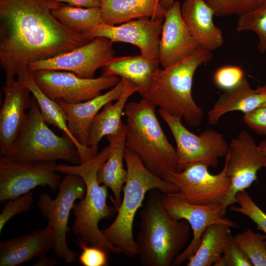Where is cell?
<instances>
[{"instance_id":"obj_39","label":"cell","mask_w":266,"mask_h":266,"mask_svg":"<svg viewBox=\"0 0 266 266\" xmlns=\"http://www.w3.org/2000/svg\"><path fill=\"white\" fill-rule=\"evenodd\" d=\"M59 3L81 7H97L101 6V0H53Z\"/></svg>"},{"instance_id":"obj_36","label":"cell","mask_w":266,"mask_h":266,"mask_svg":"<svg viewBox=\"0 0 266 266\" xmlns=\"http://www.w3.org/2000/svg\"><path fill=\"white\" fill-rule=\"evenodd\" d=\"M213 266H251L252 264L231 235L221 257Z\"/></svg>"},{"instance_id":"obj_21","label":"cell","mask_w":266,"mask_h":266,"mask_svg":"<svg viewBox=\"0 0 266 266\" xmlns=\"http://www.w3.org/2000/svg\"><path fill=\"white\" fill-rule=\"evenodd\" d=\"M123 89L124 81L121 79L111 90L88 100L74 104L57 101L66 113L70 132L80 144L87 147L90 128L93 119L107 103L117 100Z\"/></svg>"},{"instance_id":"obj_13","label":"cell","mask_w":266,"mask_h":266,"mask_svg":"<svg viewBox=\"0 0 266 266\" xmlns=\"http://www.w3.org/2000/svg\"><path fill=\"white\" fill-rule=\"evenodd\" d=\"M54 162L15 163L0 155V202L15 199L37 186L58 188L60 175Z\"/></svg>"},{"instance_id":"obj_24","label":"cell","mask_w":266,"mask_h":266,"mask_svg":"<svg viewBox=\"0 0 266 266\" xmlns=\"http://www.w3.org/2000/svg\"><path fill=\"white\" fill-rule=\"evenodd\" d=\"M102 23L116 25L143 17L164 18L167 9L160 0H101Z\"/></svg>"},{"instance_id":"obj_27","label":"cell","mask_w":266,"mask_h":266,"mask_svg":"<svg viewBox=\"0 0 266 266\" xmlns=\"http://www.w3.org/2000/svg\"><path fill=\"white\" fill-rule=\"evenodd\" d=\"M27 87L35 99L41 114L45 122L50 126L62 130L76 147L81 163L93 158L90 148L80 144L73 136L67 126V116L65 111L58 101L46 96L35 83L32 73L28 72L21 79L18 80Z\"/></svg>"},{"instance_id":"obj_18","label":"cell","mask_w":266,"mask_h":266,"mask_svg":"<svg viewBox=\"0 0 266 266\" xmlns=\"http://www.w3.org/2000/svg\"><path fill=\"white\" fill-rule=\"evenodd\" d=\"M4 101L0 111V153L6 156L18 137L31 102V92L15 79L5 82Z\"/></svg>"},{"instance_id":"obj_25","label":"cell","mask_w":266,"mask_h":266,"mask_svg":"<svg viewBox=\"0 0 266 266\" xmlns=\"http://www.w3.org/2000/svg\"><path fill=\"white\" fill-rule=\"evenodd\" d=\"M266 102V93L253 89L246 78L236 87L225 91L207 113L208 123L216 125L226 113L234 111L244 114L262 106Z\"/></svg>"},{"instance_id":"obj_17","label":"cell","mask_w":266,"mask_h":266,"mask_svg":"<svg viewBox=\"0 0 266 266\" xmlns=\"http://www.w3.org/2000/svg\"><path fill=\"white\" fill-rule=\"evenodd\" d=\"M198 47L182 18L181 4L175 0L164 18L159 46L160 65L165 68L180 62Z\"/></svg>"},{"instance_id":"obj_9","label":"cell","mask_w":266,"mask_h":266,"mask_svg":"<svg viewBox=\"0 0 266 266\" xmlns=\"http://www.w3.org/2000/svg\"><path fill=\"white\" fill-rule=\"evenodd\" d=\"M159 112L169 128L176 144L177 172L193 163H201L215 168L219 159L227 155L229 144L221 133L207 129L200 135H196L185 127L181 119L161 108Z\"/></svg>"},{"instance_id":"obj_40","label":"cell","mask_w":266,"mask_h":266,"mask_svg":"<svg viewBox=\"0 0 266 266\" xmlns=\"http://www.w3.org/2000/svg\"><path fill=\"white\" fill-rule=\"evenodd\" d=\"M58 262L54 259L47 258L44 256L38 258L33 266H54Z\"/></svg>"},{"instance_id":"obj_8","label":"cell","mask_w":266,"mask_h":266,"mask_svg":"<svg viewBox=\"0 0 266 266\" xmlns=\"http://www.w3.org/2000/svg\"><path fill=\"white\" fill-rule=\"evenodd\" d=\"M58 189L59 193L54 199L47 193L41 194L37 205L48 220L47 226L53 232V250L56 257L66 263H73L78 254L67 245L66 234L69 229L68 222L75 201L82 199L85 195L86 185L81 176L68 174L61 180Z\"/></svg>"},{"instance_id":"obj_20","label":"cell","mask_w":266,"mask_h":266,"mask_svg":"<svg viewBox=\"0 0 266 266\" xmlns=\"http://www.w3.org/2000/svg\"><path fill=\"white\" fill-rule=\"evenodd\" d=\"M181 12L199 46L212 51L223 45L222 32L213 21L214 11L204 0H185L181 5Z\"/></svg>"},{"instance_id":"obj_42","label":"cell","mask_w":266,"mask_h":266,"mask_svg":"<svg viewBox=\"0 0 266 266\" xmlns=\"http://www.w3.org/2000/svg\"><path fill=\"white\" fill-rule=\"evenodd\" d=\"M258 146L262 153L266 156V139L261 141Z\"/></svg>"},{"instance_id":"obj_37","label":"cell","mask_w":266,"mask_h":266,"mask_svg":"<svg viewBox=\"0 0 266 266\" xmlns=\"http://www.w3.org/2000/svg\"><path fill=\"white\" fill-rule=\"evenodd\" d=\"M76 243L82 250L78 257L80 264L84 266H106L108 265V253L104 250L87 244L77 238Z\"/></svg>"},{"instance_id":"obj_11","label":"cell","mask_w":266,"mask_h":266,"mask_svg":"<svg viewBox=\"0 0 266 266\" xmlns=\"http://www.w3.org/2000/svg\"><path fill=\"white\" fill-rule=\"evenodd\" d=\"M32 73L42 92L56 101L78 103L94 98L104 90L114 87L121 80L117 76L102 74L98 78H83L66 71L38 70Z\"/></svg>"},{"instance_id":"obj_32","label":"cell","mask_w":266,"mask_h":266,"mask_svg":"<svg viewBox=\"0 0 266 266\" xmlns=\"http://www.w3.org/2000/svg\"><path fill=\"white\" fill-rule=\"evenodd\" d=\"M235 200L239 206H232L230 210L250 218L266 235V214L255 203L245 190L238 192L235 196Z\"/></svg>"},{"instance_id":"obj_2","label":"cell","mask_w":266,"mask_h":266,"mask_svg":"<svg viewBox=\"0 0 266 266\" xmlns=\"http://www.w3.org/2000/svg\"><path fill=\"white\" fill-rule=\"evenodd\" d=\"M157 190H150L139 213L136 253L143 266H170L187 247L192 229L185 220L169 216Z\"/></svg>"},{"instance_id":"obj_19","label":"cell","mask_w":266,"mask_h":266,"mask_svg":"<svg viewBox=\"0 0 266 266\" xmlns=\"http://www.w3.org/2000/svg\"><path fill=\"white\" fill-rule=\"evenodd\" d=\"M54 246L48 227L0 242V266H17L45 256Z\"/></svg>"},{"instance_id":"obj_23","label":"cell","mask_w":266,"mask_h":266,"mask_svg":"<svg viewBox=\"0 0 266 266\" xmlns=\"http://www.w3.org/2000/svg\"><path fill=\"white\" fill-rule=\"evenodd\" d=\"M126 124L117 134L107 136L110 151L106 161L101 165L97 173L99 184L106 186L112 191V202L118 209L122 201V190L127 178V171L124 167L126 148Z\"/></svg>"},{"instance_id":"obj_33","label":"cell","mask_w":266,"mask_h":266,"mask_svg":"<svg viewBox=\"0 0 266 266\" xmlns=\"http://www.w3.org/2000/svg\"><path fill=\"white\" fill-rule=\"evenodd\" d=\"M214 11L215 16L241 15L255 7L262 0H204Z\"/></svg>"},{"instance_id":"obj_43","label":"cell","mask_w":266,"mask_h":266,"mask_svg":"<svg viewBox=\"0 0 266 266\" xmlns=\"http://www.w3.org/2000/svg\"><path fill=\"white\" fill-rule=\"evenodd\" d=\"M256 90L259 92L266 93V80L263 85L258 86ZM263 106H266V102Z\"/></svg>"},{"instance_id":"obj_30","label":"cell","mask_w":266,"mask_h":266,"mask_svg":"<svg viewBox=\"0 0 266 266\" xmlns=\"http://www.w3.org/2000/svg\"><path fill=\"white\" fill-rule=\"evenodd\" d=\"M236 30L252 31L258 38L257 47L261 53L266 52V0L262 1L253 9L240 15Z\"/></svg>"},{"instance_id":"obj_6","label":"cell","mask_w":266,"mask_h":266,"mask_svg":"<svg viewBox=\"0 0 266 266\" xmlns=\"http://www.w3.org/2000/svg\"><path fill=\"white\" fill-rule=\"evenodd\" d=\"M126 147L136 154L146 167L164 179L177 171L176 149L169 142L156 114V106L145 98L127 102Z\"/></svg>"},{"instance_id":"obj_5","label":"cell","mask_w":266,"mask_h":266,"mask_svg":"<svg viewBox=\"0 0 266 266\" xmlns=\"http://www.w3.org/2000/svg\"><path fill=\"white\" fill-rule=\"evenodd\" d=\"M127 178L117 216L107 228L101 230L106 239L128 258L137 255L133 235L135 215L141 206L146 194L157 189L162 194L179 192L177 187L149 170L141 158L126 148L124 153Z\"/></svg>"},{"instance_id":"obj_15","label":"cell","mask_w":266,"mask_h":266,"mask_svg":"<svg viewBox=\"0 0 266 266\" xmlns=\"http://www.w3.org/2000/svg\"><path fill=\"white\" fill-rule=\"evenodd\" d=\"M112 42L97 37L88 43L53 58L30 64L28 70H54L73 72L83 78H93L96 71L115 57Z\"/></svg>"},{"instance_id":"obj_26","label":"cell","mask_w":266,"mask_h":266,"mask_svg":"<svg viewBox=\"0 0 266 266\" xmlns=\"http://www.w3.org/2000/svg\"><path fill=\"white\" fill-rule=\"evenodd\" d=\"M159 59L141 54L115 57L103 67V75L117 76L133 84L142 97L147 93L153 74L159 68Z\"/></svg>"},{"instance_id":"obj_4","label":"cell","mask_w":266,"mask_h":266,"mask_svg":"<svg viewBox=\"0 0 266 266\" xmlns=\"http://www.w3.org/2000/svg\"><path fill=\"white\" fill-rule=\"evenodd\" d=\"M210 51L199 46L186 59L159 68L153 75L145 98L169 114L183 119L190 127L200 125L203 110L193 100L194 75L198 68L212 60Z\"/></svg>"},{"instance_id":"obj_10","label":"cell","mask_w":266,"mask_h":266,"mask_svg":"<svg viewBox=\"0 0 266 266\" xmlns=\"http://www.w3.org/2000/svg\"><path fill=\"white\" fill-rule=\"evenodd\" d=\"M208 167L201 163H190L182 171L170 172L163 179L176 186L179 193L191 203L223 206L231 187L226 165L217 174L210 173Z\"/></svg>"},{"instance_id":"obj_16","label":"cell","mask_w":266,"mask_h":266,"mask_svg":"<svg viewBox=\"0 0 266 266\" xmlns=\"http://www.w3.org/2000/svg\"><path fill=\"white\" fill-rule=\"evenodd\" d=\"M163 18H140L121 24L100 23L85 35L93 39L104 37L113 42H125L137 47L140 54L150 59H159V46Z\"/></svg>"},{"instance_id":"obj_28","label":"cell","mask_w":266,"mask_h":266,"mask_svg":"<svg viewBox=\"0 0 266 266\" xmlns=\"http://www.w3.org/2000/svg\"><path fill=\"white\" fill-rule=\"evenodd\" d=\"M230 227L213 224L206 228L200 246L187 266H210L221 257L231 235Z\"/></svg>"},{"instance_id":"obj_1","label":"cell","mask_w":266,"mask_h":266,"mask_svg":"<svg viewBox=\"0 0 266 266\" xmlns=\"http://www.w3.org/2000/svg\"><path fill=\"white\" fill-rule=\"evenodd\" d=\"M53 0H0V61L5 82L19 80L32 63L53 58L92 39L59 21Z\"/></svg>"},{"instance_id":"obj_35","label":"cell","mask_w":266,"mask_h":266,"mask_svg":"<svg viewBox=\"0 0 266 266\" xmlns=\"http://www.w3.org/2000/svg\"><path fill=\"white\" fill-rule=\"evenodd\" d=\"M243 70L235 65H226L218 68L213 75L216 86L224 91L240 84L245 78Z\"/></svg>"},{"instance_id":"obj_34","label":"cell","mask_w":266,"mask_h":266,"mask_svg":"<svg viewBox=\"0 0 266 266\" xmlns=\"http://www.w3.org/2000/svg\"><path fill=\"white\" fill-rule=\"evenodd\" d=\"M33 199L34 195L30 191L19 198L5 202L0 214V233L6 224L12 217L31 209Z\"/></svg>"},{"instance_id":"obj_31","label":"cell","mask_w":266,"mask_h":266,"mask_svg":"<svg viewBox=\"0 0 266 266\" xmlns=\"http://www.w3.org/2000/svg\"><path fill=\"white\" fill-rule=\"evenodd\" d=\"M252 266H266V235L247 229L234 237Z\"/></svg>"},{"instance_id":"obj_29","label":"cell","mask_w":266,"mask_h":266,"mask_svg":"<svg viewBox=\"0 0 266 266\" xmlns=\"http://www.w3.org/2000/svg\"><path fill=\"white\" fill-rule=\"evenodd\" d=\"M52 12L63 25L85 35L102 22L100 7H81L60 3Z\"/></svg>"},{"instance_id":"obj_7","label":"cell","mask_w":266,"mask_h":266,"mask_svg":"<svg viewBox=\"0 0 266 266\" xmlns=\"http://www.w3.org/2000/svg\"><path fill=\"white\" fill-rule=\"evenodd\" d=\"M48 126L35 99L31 98L24 125L5 157L15 163L64 160L75 165L80 164L79 152L72 140L65 134L57 135Z\"/></svg>"},{"instance_id":"obj_41","label":"cell","mask_w":266,"mask_h":266,"mask_svg":"<svg viewBox=\"0 0 266 266\" xmlns=\"http://www.w3.org/2000/svg\"><path fill=\"white\" fill-rule=\"evenodd\" d=\"M163 6L166 9L169 8L175 2V0H160Z\"/></svg>"},{"instance_id":"obj_3","label":"cell","mask_w":266,"mask_h":266,"mask_svg":"<svg viewBox=\"0 0 266 266\" xmlns=\"http://www.w3.org/2000/svg\"><path fill=\"white\" fill-rule=\"evenodd\" d=\"M108 145L90 160L74 165H57V171L81 176L86 188L84 197L74 203L72 213L75 217L71 230L74 234L90 246L100 248L108 253H122L120 249L110 243L99 229V223L117 213V208L107 204L108 187L99 184L97 173L108 158Z\"/></svg>"},{"instance_id":"obj_14","label":"cell","mask_w":266,"mask_h":266,"mask_svg":"<svg viewBox=\"0 0 266 266\" xmlns=\"http://www.w3.org/2000/svg\"><path fill=\"white\" fill-rule=\"evenodd\" d=\"M225 164L231 180V187L223 205L224 215L228 207L235 203V196L257 180L258 171L266 168V156L246 131H241L229 144Z\"/></svg>"},{"instance_id":"obj_22","label":"cell","mask_w":266,"mask_h":266,"mask_svg":"<svg viewBox=\"0 0 266 266\" xmlns=\"http://www.w3.org/2000/svg\"><path fill=\"white\" fill-rule=\"evenodd\" d=\"M124 81L123 92L116 101L107 103L93 119L90 128L87 146L91 151L93 157L98 153V145L104 136L118 133L124 124L122 117L129 98L135 92L137 88L130 81Z\"/></svg>"},{"instance_id":"obj_38","label":"cell","mask_w":266,"mask_h":266,"mask_svg":"<svg viewBox=\"0 0 266 266\" xmlns=\"http://www.w3.org/2000/svg\"><path fill=\"white\" fill-rule=\"evenodd\" d=\"M244 123L256 133L266 136V106L244 114Z\"/></svg>"},{"instance_id":"obj_12","label":"cell","mask_w":266,"mask_h":266,"mask_svg":"<svg viewBox=\"0 0 266 266\" xmlns=\"http://www.w3.org/2000/svg\"><path fill=\"white\" fill-rule=\"evenodd\" d=\"M162 205L170 217L176 220H185L193 231V238L178 255L173 266H180L188 261L198 249L204 232L213 224H221L230 228L236 225L223 217L221 204L200 205L191 203L179 193L161 194Z\"/></svg>"}]
</instances>
